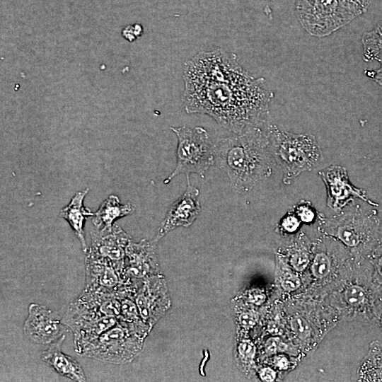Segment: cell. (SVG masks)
I'll list each match as a JSON object with an SVG mask.
<instances>
[{
	"label": "cell",
	"instance_id": "obj_1",
	"mask_svg": "<svg viewBox=\"0 0 382 382\" xmlns=\"http://www.w3.org/2000/svg\"><path fill=\"white\" fill-rule=\"evenodd\" d=\"M182 101L187 114H204L231 132L267 128L273 93L245 70L235 53L199 52L185 63Z\"/></svg>",
	"mask_w": 382,
	"mask_h": 382
},
{
	"label": "cell",
	"instance_id": "obj_2",
	"mask_svg": "<svg viewBox=\"0 0 382 382\" xmlns=\"http://www.w3.org/2000/svg\"><path fill=\"white\" fill-rule=\"evenodd\" d=\"M268 127L249 125L214 144L215 163L239 194L248 192L272 173Z\"/></svg>",
	"mask_w": 382,
	"mask_h": 382
},
{
	"label": "cell",
	"instance_id": "obj_3",
	"mask_svg": "<svg viewBox=\"0 0 382 382\" xmlns=\"http://www.w3.org/2000/svg\"><path fill=\"white\" fill-rule=\"evenodd\" d=\"M267 133L272 158L281 168L286 185L303 172L311 170L323 159L319 144L312 134L292 133L271 124Z\"/></svg>",
	"mask_w": 382,
	"mask_h": 382
},
{
	"label": "cell",
	"instance_id": "obj_4",
	"mask_svg": "<svg viewBox=\"0 0 382 382\" xmlns=\"http://www.w3.org/2000/svg\"><path fill=\"white\" fill-rule=\"evenodd\" d=\"M366 11L352 0H295V13L311 35L325 37L334 33Z\"/></svg>",
	"mask_w": 382,
	"mask_h": 382
},
{
	"label": "cell",
	"instance_id": "obj_5",
	"mask_svg": "<svg viewBox=\"0 0 382 382\" xmlns=\"http://www.w3.org/2000/svg\"><path fill=\"white\" fill-rule=\"evenodd\" d=\"M178 139L176 166L165 180L169 183L177 175L186 177L195 173L204 178L205 172L215 163L214 144L207 131L202 127H173Z\"/></svg>",
	"mask_w": 382,
	"mask_h": 382
},
{
	"label": "cell",
	"instance_id": "obj_6",
	"mask_svg": "<svg viewBox=\"0 0 382 382\" xmlns=\"http://www.w3.org/2000/svg\"><path fill=\"white\" fill-rule=\"evenodd\" d=\"M146 337L122 321L88 344L81 355L114 364L132 361L142 351Z\"/></svg>",
	"mask_w": 382,
	"mask_h": 382
},
{
	"label": "cell",
	"instance_id": "obj_7",
	"mask_svg": "<svg viewBox=\"0 0 382 382\" xmlns=\"http://www.w3.org/2000/svg\"><path fill=\"white\" fill-rule=\"evenodd\" d=\"M118 320L117 318L103 315L81 294L69 304L62 318L64 324L73 332L75 351L79 354L88 344Z\"/></svg>",
	"mask_w": 382,
	"mask_h": 382
},
{
	"label": "cell",
	"instance_id": "obj_8",
	"mask_svg": "<svg viewBox=\"0 0 382 382\" xmlns=\"http://www.w3.org/2000/svg\"><path fill=\"white\" fill-rule=\"evenodd\" d=\"M342 211L334 219H325L335 228L336 236L342 242L354 248L371 244L375 241L379 226V219L375 211L366 212L354 200Z\"/></svg>",
	"mask_w": 382,
	"mask_h": 382
},
{
	"label": "cell",
	"instance_id": "obj_9",
	"mask_svg": "<svg viewBox=\"0 0 382 382\" xmlns=\"http://www.w3.org/2000/svg\"><path fill=\"white\" fill-rule=\"evenodd\" d=\"M135 302L143 321L152 330L171 306L166 280L161 273L142 279Z\"/></svg>",
	"mask_w": 382,
	"mask_h": 382
},
{
	"label": "cell",
	"instance_id": "obj_10",
	"mask_svg": "<svg viewBox=\"0 0 382 382\" xmlns=\"http://www.w3.org/2000/svg\"><path fill=\"white\" fill-rule=\"evenodd\" d=\"M318 175L327 188V206L330 209L340 212L355 199H360L371 206H378L369 199L364 190L351 183L345 167L331 165L319 170Z\"/></svg>",
	"mask_w": 382,
	"mask_h": 382
},
{
	"label": "cell",
	"instance_id": "obj_11",
	"mask_svg": "<svg viewBox=\"0 0 382 382\" xmlns=\"http://www.w3.org/2000/svg\"><path fill=\"white\" fill-rule=\"evenodd\" d=\"M66 328L62 320L46 306L38 303L30 304L23 332L30 342L50 345L65 335Z\"/></svg>",
	"mask_w": 382,
	"mask_h": 382
},
{
	"label": "cell",
	"instance_id": "obj_12",
	"mask_svg": "<svg viewBox=\"0 0 382 382\" xmlns=\"http://www.w3.org/2000/svg\"><path fill=\"white\" fill-rule=\"evenodd\" d=\"M157 241L131 240L126 247L123 276L125 279L142 280L161 273L157 254Z\"/></svg>",
	"mask_w": 382,
	"mask_h": 382
},
{
	"label": "cell",
	"instance_id": "obj_13",
	"mask_svg": "<svg viewBox=\"0 0 382 382\" xmlns=\"http://www.w3.org/2000/svg\"><path fill=\"white\" fill-rule=\"evenodd\" d=\"M186 178L185 191L169 207L154 238L157 242L178 227L191 226L200 214L199 190L190 184L189 176Z\"/></svg>",
	"mask_w": 382,
	"mask_h": 382
},
{
	"label": "cell",
	"instance_id": "obj_14",
	"mask_svg": "<svg viewBox=\"0 0 382 382\" xmlns=\"http://www.w3.org/2000/svg\"><path fill=\"white\" fill-rule=\"evenodd\" d=\"M85 266L86 290L115 294L132 280L125 279L124 267L107 259L86 255Z\"/></svg>",
	"mask_w": 382,
	"mask_h": 382
},
{
	"label": "cell",
	"instance_id": "obj_15",
	"mask_svg": "<svg viewBox=\"0 0 382 382\" xmlns=\"http://www.w3.org/2000/svg\"><path fill=\"white\" fill-rule=\"evenodd\" d=\"M91 237L87 255L107 259L124 267L126 247L132 239L120 226L114 224L107 229L95 228Z\"/></svg>",
	"mask_w": 382,
	"mask_h": 382
},
{
	"label": "cell",
	"instance_id": "obj_16",
	"mask_svg": "<svg viewBox=\"0 0 382 382\" xmlns=\"http://www.w3.org/2000/svg\"><path fill=\"white\" fill-rule=\"evenodd\" d=\"M65 335L50 344L42 352V360L59 375L74 381H86V377L80 364L71 357L63 353L62 343Z\"/></svg>",
	"mask_w": 382,
	"mask_h": 382
},
{
	"label": "cell",
	"instance_id": "obj_17",
	"mask_svg": "<svg viewBox=\"0 0 382 382\" xmlns=\"http://www.w3.org/2000/svg\"><path fill=\"white\" fill-rule=\"evenodd\" d=\"M88 192V188H86L76 192L70 202L59 212L60 216L66 220L72 228L81 244L82 250L86 253L88 247L85 239V221L88 216H93L94 214L83 204V200Z\"/></svg>",
	"mask_w": 382,
	"mask_h": 382
},
{
	"label": "cell",
	"instance_id": "obj_18",
	"mask_svg": "<svg viewBox=\"0 0 382 382\" xmlns=\"http://www.w3.org/2000/svg\"><path fill=\"white\" fill-rule=\"evenodd\" d=\"M133 210L129 203L122 204L117 196L111 195L94 213L92 223L97 229H107L115 224V221L130 214Z\"/></svg>",
	"mask_w": 382,
	"mask_h": 382
},
{
	"label": "cell",
	"instance_id": "obj_19",
	"mask_svg": "<svg viewBox=\"0 0 382 382\" xmlns=\"http://www.w3.org/2000/svg\"><path fill=\"white\" fill-rule=\"evenodd\" d=\"M363 58L365 62L377 61L382 63V21L361 37Z\"/></svg>",
	"mask_w": 382,
	"mask_h": 382
},
{
	"label": "cell",
	"instance_id": "obj_20",
	"mask_svg": "<svg viewBox=\"0 0 382 382\" xmlns=\"http://www.w3.org/2000/svg\"><path fill=\"white\" fill-rule=\"evenodd\" d=\"M237 337H242L244 332L253 328L257 323L258 315L253 309L243 308L237 300L233 299Z\"/></svg>",
	"mask_w": 382,
	"mask_h": 382
},
{
	"label": "cell",
	"instance_id": "obj_21",
	"mask_svg": "<svg viewBox=\"0 0 382 382\" xmlns=\"http://www.w3.org/2000/svg\"><path fill=\"white\" fill-rule=\"evenodd\" d=\"M256 348L249 340L241 338L237 340L235 347V359L238 367L246 371L254 364Z\"/></svg>",
	"mask_w": 382,
	"mask_h": 382
},
{
	"label": "cell",
	"instance_id": "obj_22",
	"mask_svg": "<svg viewBox=\"0 0 382 382\" xmlns=\"http://www.w3.org/2000/svg\"><path fill=\"white\" fill-rule=\"evenodd\" d=\"M330 267V260L325 253L320 252L316 255L312 265V270L316 277H325L329 273Z\"/></svg>",
	"mask_w": 382,
	"mask_h": 382
},
{
	"label": "cell",
	"instance_id": "obj_23",
	"mask_svg": "<svg viewBox=\"0 0 382 382\" xmlns=\"http://www.w3.org/2000/svg\"><path fill=\"white\" fill-rule=\"evenodd\" d=\"M346 301L351 306H361L366 301V293L360 286L352 285L347 289L345 294Z\"/></svg>",
	"mask_w": 382,
	"mask_h": 382
},
{
	"label": "cell",
	"instance_id": "obj_24",
	"mask_svg": "<svg viewBox=\"0 0 382 382\" xmlns=\"http://www.w3.org/2000/svg\"><path fill=\"white\" fill-rule=\"evenodd\" d=\"M294 212L304 223L312 222L316 216V210L308 201H301L294 207Z\"/></svg>",
	"mask_w": 382,
	"mask_h": 382
},
{
	"label": "cell",
	"instance_id": "obj_25",
	"mask_svg": "<svg viewBox=\"0 0 382 382\" xmlns=\"http://www.w3.org/2000/svg\"><path fill=\"white\" fill-rule=\"evenodd\" d=\"M301 220L293 212H288L281 220L280 228L286 232L293 233L300 226Z\"/></svg>",
	"mask_w": 382,
	"mask_h": 382
},
{
	"label": "cell",
	"instance_id": "obj_26",
	"mask_svg": "<svg viewBox=\"0 0 382 382\" xmlns=\"http://www.w3.org/2000/svg\"><path fill=\"white\" fill-rule=\"evenodd\" d=\"M309 262L308 254L306 250H296L291 257L292 266L298 271L303 270Z\"/></svg>",
	"mask_w": 382,
	"mask_h": 382
},
{
	"label": "cell",
	"instance_id": "obj_27",
	"mask_svg": "<svg viewBox=\"0 0 382 382\" xmlns=\"http://www.w3.org/2000/svg\"><path fill=\"white\" fill-rule=\"evenodd\" d=\"M291 325L295 333L300 337H306L309 334L310 328L301 317L294 318L291 322Z\"/></svg>",
	"mask_w": 382,
	"mask_h": 382
},
{
	"label": "cell",
	"instance_id": "obj_28",
	"mask_svg": "<svg viewBox=\"0 0 382 382\" xmlns=\"http://www.w3.org/2000/svg\"><path fill=\"white\" fill-rule=\"evenodd\" d=\"M300 279L297 276L286 273L281 278V285L286 291H293L300 286Z\"/></svg>",
	"mask_w": 382,
	"mask_h": 382
},
{
	"label": "cell",
	"instance_id": "obj_29",
	"mask_svg": "<svg viewBox=\"0 0 382 382\" xmlns=\"http://www.w3.org/2000/svg\"><path fill=\"white\" fill-rule=\"evenodd\" d=\"M142 33L143 28L140 24L127 25L122 31L123 37L129 42L135 40L138 37L141 36Z\"/></svg>",
	"mask_w": 382,
	"mask_h": 382
},
{
	"label": "cell",
	"instance_id": "obj_30",
	"mask_svg": "<svg viewBox=\"0 0 382 382\" xmlns=\"http://www.w3.org/2000/svg\"><path fill=\"white\" fill-rule=\"evenodd\" d=\"M246 294L248 301L255 305H261L265 301L264 292L258 289H251Z\"/></svg>",
	"mask_w": 382,
	"mask_h": 382
},
{
	"label": "cell",
	"instance_id": "obj_31",
	"mask_svg": "<svg viewBox=\"0 0 382 382\" xmlns=\"http://www.w3.org/2000/svg\"><path fill=\"white\" fill-rule=\"evenodd\" d=\"M282 343L277 337L270 338L265 343V351L267 354H272L280 349Z\"/></svg>",
	"mask_w": 382,
	"mask_h": 382
},
{
	"label": "cell",
	"instance_id": "obj_32",
	"mask_svg": "<svg viewBox=\"0 0 382 382\" xmlns=\"http://www.w3.org/2000/svg\"><path fill=\"white\" fill-rule=\"evenodd\" d=\"M259 376L262 381L271 382L276 378V372L270 367L262 368L259 371Z\"/></svg>",
	"mask_w": 382,
	"mask_h": 382
},
{
	"label": "cell",
	"instance_id": "obj_33",
	"mask_svg": "<svg viewBox=\"0 0 382 382\" xmlns=\"http://www.w3.org/2000/svg\"><path fill=\"white\" fill-rule=\"evenodd\" d=\"M365 74L381 86H382V63L381 66L376 70H365Z\"/></svg>",
	"mask_w": 382,
	"mask_h": 382
},
{
	"label": "cell",
	"instance_id": "obj_34",
	"mask_svg": "<svg viewBox=\"0 0 382 382\" xmlns=\"http://www.w3.org/2000/svg\"><path fill=\"white\" fill-rule=\"evenodd\" d=\"M374 262L376 272L382 279V245L376 250Z\"/></svg>",
	"mask_w": 382,
	"mask_h": 382
},
{
	"label": "cell",
	"instance_id": "obj_35",
	"mask_svg": "<svg viewBox=\"0 0 382 382\" xmlns=\"http://www.w3.org/2000/svg\"><path fill=\"white\" fill-rule=\"evenodd\" d=\"M380 357H378L375 359V364L374 367L375 368L374 371V378L378 379H382V355L379 354Z\"/></svg>",
	"mask_w": 382,
	"mask_h": 382
},
{
	"label": "cell",
	"instance_id": "obj_36",
	"mask_svg": "<svg viewBox=\"0 0 382 382\" xmlns=\"http://www.w3.org/2000/svg\"><path fill=\"white\" fill-rule=\"evenodd\" d=\"M274 363L279 369H286L288 365V361L285 357L279 356L274 359Z\"/></svg>",
	"mask_w": 382,
	"mask_h": 382
}]
</instances>
